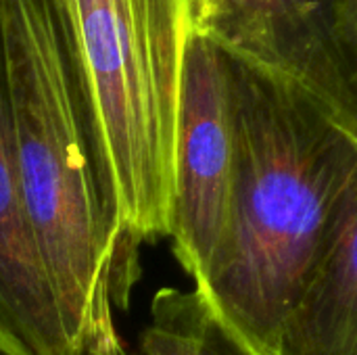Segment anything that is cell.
I'll use <instances>...</instances> for the list:
<instances>
[{
  "label": "cell",
  "mask_w": 357,
  "mask_h": 355,
  "mask_svg": "<svg viewBox=\"0 0 357 355\" xmlns=\"http://www.w3.org/2000/svg\"><path fill=\"white\" fill-rule=\"evenodd\" d=\"M226 63L234 130L228 216L195 289L255 354L274 355L337 239L357 184V142L293 82L230 52Z\"/></svg>",
  "instance_id": "cell-1"
},
{
  "label": "cell",
  "mask_w": 357,
  "mask_h": 355,
  "mask_svg": "<svg viewBox=\"0 0 357 355\" xmlns=\"http://www.w3.org/2000/svg\"><path fill=\"white\" fill-rule=\"evenodd\" d=\"M17 165L29 226L67 335L77 347L115 322L136 280L90 123L48 0H2Z\"/></svg>",
  "instance_id": "cell-2"
},
{
  "label": "cell",
  "mask_w": 357,
  "mask_h": 355,
  "mask_svg": "<svg viewBox=\"0 0 357 355\" xmlns=\"http://www.w3.org/2000/svg\"><path fill=\"white\" fill-rule=\"evenodd\" d=\"M109 205L132 243L167 236L186 0H48Z\"/></svg>",
  "instance_id": "cell-3"
},
{
  "label": "cell",
  "mask_w": 357,
  "mask_h": 355,
  "mask_svg": "<svg viewBox=\"0 0 357 355\" xmlns=\"http://www.w3.org/2000/svg\"><path fill=\"white\" fill-rule=\"evenodd\" d=\"M190 29L299 86L357 142V0H186Z\"/></svg>",
  "instance_id": "cell-4"
},
{
  "label": "cell",
  "mask_w": 357,
  "mask_h": 355,
  "mask_svg": "<svg viewBox=\"0 0 357 355\" xmlns=\"http://www.w3.org/2000/svg\"><path fill=\"white\" fill-rule=\"evenodd\" d=\"M232 163L226 52L190 31L180 86L167 239L195 285L203 280L226 224Z\"/></svg>",
  "instance_id": "cell-5"
},
{
  "label": "cell",
  "mask_w": 357,
  "mask_h": 355,
  "mask_svg": "<svg viewBox=\"0 0 357 355\" xmlns=\"http://www.w3.org/2000/svg\"><path fill=\"white\" fill-rule=\"evenodd\" d=\"M0 347L13 355H73L21 190L0 0Z\"/></svg>",
  "instance_id": "cell-6"
},
{
  "label": "cell",
  "mask_w": 357,
  "mask_h": 355,
  "mask_svg": "<svg viewBox=\"0 0 357 355\" xmlns=\"http://www.w3.org/2000/svg\"><path fill=\"white\" fill-rule=\"evenodd\" d=\"M274 355H357V184L337 239L287 318Z\"/></svg>",
  "instance_id": "cell-7"
},
{
  "label": "cell",
  "mask_w": 357,
  "mask_h": 355,
  "mask_svg": "<svg viewBox=\"0 0 357 355\" xmlns=\"http://www.w3.org/2000/svg\"><path fill=\"white\" fill-rule=\"evenodd\" d=\"M142 355H257L199 289H161L140 337Z\"/></svg>",
  "instance_id": "cell-8"
},
{
  "label": "cell",
  "mask_w": 357,
  "mask_h": 355,
  "mask_svg": "<svg viewBox=\"0 0 357 355\" xmlns=\"http://www.w3.org/2000/svg\"><path fill=\"white\" fill-rule=\"evenodd\" d=\"M73 355H132L119 339L115 322L96 326L90 331L84 341L75 347Z\"/></svg>",
  "instance_id": "cell-9"
},
{
  "label": "cell",
  "mask_w": 357,
  "mask_h": 355,
  "mask_svg": "<svg viewBox=\"0 0 357 355\" xmlns=\"http://www.w3.org/2000/svg\"><path fill=\"white\" fill-rule=\"evenodd\" d=\"M0 355H13V354H10V352H6L4 347H0Z\"/></svg>",
  "instance_id": "cell-10"
}]
</instances>
